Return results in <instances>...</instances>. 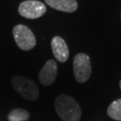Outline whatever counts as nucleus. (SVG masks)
<instances>
[{
  "label": "nucleus",
  "instance_id": "f257e3e1",
  "mask_svg": "<svg viewBox=\"0 0 121 121\" xmlns=\"http://www.w3.org/2000/svg\"><path fill=\"white\" fill-rule=\"evenodd\" d=\"M55 109L63 121H79L82 116L77 101L73 97L65 94H61L56 98Z\"/></svg>",
  "mask_w": 121,
  "mask_h": 121
},
{
  "label": "nucleus",
  "instance_id": "f03ea898",
  "mask_svg": "<svg viewBox=\"0 0 121 121\" xmlns=\"http://www.w3.org/2000/svg\"><path fill=\"white\" fill-rule=\"evenodd\" d=\"M11 82L13 89L24 99L33 101L39 98V90L32 80L21 75H14Z\"/></svg>",
  "mask_w": 121,
  "mask_h": 121
},
{
  "label": "nucleus",
  "instance_id": "7ed1b4c3",
  "mask_svg": "<svg viewBox=\"0 0 121 121\" xmlns=\"http://www.w3.org/2000/svg\"><path fill=\"white\" fill-rule=\"evenodd\" d=\"M13 36L15 43L22 50H30L36 45V38L29 27L18 24L13 29Z\"/></svg>",
  "mask_w": 121,
  "mask_h": 121
},
{
  "label": "nucleus",
  "instance_id": "20e7f679",
  "mask_svg": "<svg viewBox=\"0 0 121 121\" xmlns=\"http://www.w3.org/2000/svg\"><path fill=\"white\" fill-rule=\"evenodd\" d=\"M91 73V59L88 55L79 53L73 58V74L78 82H85Z\"/></svg>",
  "mask_w": 121,
  "mask_h": 121
},
{
  "label": "nucleus",
  "instance_id": "39448f33",
  "mask_svg": "<svg viewBox=\"0 0 121 121\" xmlns=\"http://www.w3.org/2000/svg\"><path fill=\"white\" fill-rule=\"evenodd\" d=\"M47 8L45 4L38 0H26L22 2L19 7L18 12L22 17L27 19H37L41 17L46 13Z\"/></svg>",
  "mask_w": 121,
  "mask_h": 121
},
{
  "label": "nucleus",
  "instance_id": "423d86ee",
  "mask_svg": "<svg viewBox=\"0 0 121 121\" xmlns=\"http://www.w3.org/2000/svg\"><path fill=\"white\" fill-rule=\"evenodd\" d=\"M57 75V65L55 60L49 59L41 68L39 73V81L44 86L52 84Z\"/></svg>",
  "mask_w": 121,
  "mask_h": 121
},
{
  "label": "nucleus",
  "instance_id": "0eeeda50",
  "mask_svg": "<svg viewBox=\"0 0 121 121\" xmlns=\"http://www.w3.org/2000/svg\"><path fill=\"white\" fill-rule=\"evenodd\" d=\"M51 48L53 55L56 58V60L65 63L69 57V49L67 44L64 39L59 36H55L51 40Z\"/></svg>",
  "mask_w": 121,
  "mask_h": 121
},
{
  "label": "nucleus",
  "instance_id": "6e6552de",
  "mask_svg": "<svg viewBox=\"0 0 121 121\" xmlns=\"http://www.w3.org/2000/svg\"><path fill=\"white\" fill-rule=\"evenodd\" d=\"M46 4L57 11L73 13L77 9L76 0H45Z\"/></svg>",
  "mask_w": 121,
  "mask_h": 121
},
{
  "label": "nucleus",
  "instance_id": "1a4fd4ad",
  "mask_svg": "<svg viewBox=\"0 0 121 121\" xmlns=\"http://www.w3.org/2000/svg\"><path fill=\"white\" fill-rule=\"evenodd\" d=\"M108 115L114 120L121 121V99L114 100L108 106Z\"/></svg>",
  "mask_w": 121,
  "mask_h": 121
},
{
  "label": "nucleus",
  "instance_id": "9d476101",
  "mask_svg": "<svg viewBox=\"0 0 121 121\" xmlns=\"http://www.w3.org/2000/svg\"><path fill=\"white\" fill-rule=\"evenodd\" d=\"M30 118V113L22 108H15L8 114L9 121H26Z\"/></svg>",
  "mask_w": 121,
  "mask_h": 121
},
{
  "label": "nucleus",
  "instance_id": "9b49d317",
  "mask_svg": "<svg viewBox=\"0 0 121 121\" xmlns=\"http://www.w3.org/2000/svg\"><path fill=\"white\" fill-rule=\"evenodd\" d=\"M119 86H120V89H121V81H120V82H119Z\"/></svg>",
  "mask_w": 121,
  "mask_h": 121
}]
</instances>
